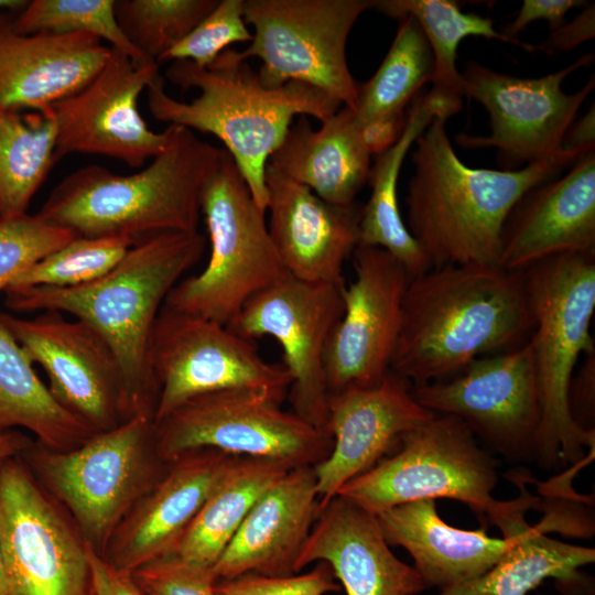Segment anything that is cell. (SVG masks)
I'll return each mask as SVG.
<instances>
[{"label": "cell", "instance_id": "cell-10", "mask_svg": "<svg viewBox=\"0 0 595 595\" xmlns=\"http://www.w3.org/2000/svg\"><path fill=\"white\" fill-rule=\"evenodd\" d=\"M282 400L251 389L196 396L154 423L156 453L166 464L190 451L213 448L290 467L315 466L329 454L333 439L283 410Z\"/></svg>", "mask_w": 595, "mask_h": 595}, {"label": "cell", "instance_id": "cell-37", "mask_svg": "<svg viewBox=\"0 0 595 595\" xmlns=\"http://www.w3.org/2000/svg\"><path fill=\"white\" fill-rule=\"evenodd\" d=\"M12 23L21 34H90L107 41L136 65L156 63L147 60L125 36L115 15V0H32Z\"/></svg>", "mask_w": 595, "mask_h": 595}, {"label": "cell", "instance_id": "cell-23", "mask_svg": "<svg viewBox=\"0 0 595 595\" xmlns=\"http://www.w3.org/2000/svg\"><path fill=\"white\" fill-rule=\"evenodd\" d=\"M595 252V151L530 190L510 213L499 266L511 271L562 253Z\"/></svg>", "mask_w": 595, "mask_h": 595}, {"label": "cell", "instance_id": "cell-44", "mask_svg": "<svg viewBox=\"0 0 595 595\" xmlns=\"http://www.w3.org/2000/svg\"><path fill=\"white\" fill-rule=\"evenodd\" d=\"M567 390L569 412L573 422L583 431L595 432V351L583 357Z\"/></svg>", "mask_w": 595, "mask_h": 595}, {"label": "cell", "instance_id": "cell-11", "mask_svg": "<svg viewBox=\"0 0 595 595\" xmlns=\"http://www.w3.org/2000/svg\"><path fill=\"white\" fill-rule=\"evenodd\" d=\"M374 6L375 0H244L253 33L240 56L261 61L257 74L268 88L300 82L354 109L359 84L348 68L346 44Z\"/></svg>", "mask_w": 595, "mask_h": 595}, {"label": "cell", "instance_id": "cell-32", "mask_svg": "<svg viewBox=\"0 0 595 595\" xmlns=\"http://www.w3.org/2000/svg\"><path fill=\"white\" fill-rule=\"evenodd\" d=\"M555 519L526 523L498 562L483 575L443 589L441 595H527L549 577L573 582L595 561V550L552 539L545 532ZM507 537V536H506Z\"/></svg>", "mask_w": 595, "mask_h": 595}, {"label": "cell", "instance_id": "cell-43", "mask_svg": "<svg viewBox=\"0 0 595 595\" xmlns=\"http://www.w3.org/2000/svg\"><path fill=\"white\" fill-rule=\"evenodd\" d=\"M581 0H524L515 20L500 31L513 45L520 46L529 52L536 51V46L519 40V34L532 22L544 20L549 23L551 31L564 23L566 13L576 8L585 6Z\"/></svg>", "mask_w": 595, "mask_h": 595}, {"label": "cell", "instance_id": "cell-2", "mask_svg": "<svg viewBox=\"0 0 595 595\" xmlns=\"http://www.w3.org/2000/svg\"><path fill=\"white\" fill-rule=\"evenodd\" d=\"M447 120L436 117L414 143L405 225L431 268L499 264L502 230L515 206L592 150H563L518 170L470 167L447 137Z\"/></svg>", "mask_w": 595, "mask_h": 595}, {"label": "cell", "instance_id": "cell-39", "mask_svg": "<svg viewBox=\"0 0 595 595\" xmlns=\"http://www.w3.org/2000/svg\"><path fill=\"white\" fill-rule=\"evenodd\" d=\"M76 236L35 215L0 218V292L24 270L68 244Z\"/></svg>", "mask_w": 595, "mask_h": 595}, {"label": "cell", "instance_id": "cell-45", "mask_svg": "<svg viewBox=\"0 0 595 595\" xmlns=\"http://www.w3.org/2000/svg\"><path fill=\"white\" fill-rule=\"evenodd\" d=\"M595 36V4H587L571 22L552 30L544 42L536 46L549 55L567 52Z\"/></svg>", "mask_w": 595, "mask_h": 595}, {"label": "cell", "instance_id": "cell-16", "mask_svg": "<svg viewBox=\"0 0 595 595\" xmlns=\"http://www.w3.org/2000/svg\"><path fill=\"white\" fill-rule=\"evenodd\" d=\"M344 285L305 282L289 274L249 299L227 325L248 339L271 336L278 342L291 376L288 391L293 412L326 431L329 392L324 357L344 311Z\"/></svg>", "mask_w": 595, "mask_h": 595}, {"label": "cell", "instance_id": "cell-47", "mask_svg": "<svg viewBox=\"0 0 595 595\" xmlns=\"http://www.w3.org/2000/svg\"><path fill=\"white\" fill-rule=\"evenodd\" d=\"M407 112L402 115L387 116L357 125L363 144L370 155H378L399 139Z\"/></svg>", "mask_w": 595, "mask_h": 595}, {"label": "cell", "instance_id": "cell-9", "mask_svg": "<svg viewBox=\"0 0 595 595\" xmlns=\"http://www.w3.org/2000/svg\"><path fill=\"white\" fill-rule=\"evenodd\" d=\"M496 461L458 418L435 414L404 434L398 447L337 493L377 516L419 499L451 498L497 524L516 506L491 496Z\"/></svg>", "mask_w": 595, "mask_h": 595}, {"label": "cell", "instance_id": "cell-3", "mask_svg": "<svg viewBox=\"0 0 595 595\" xmlns=\"http://www.w3.org/2000/svg\"><path fill=\"white\" fill-rule=\"evenodd\" d=\"M206 237L161 232L134 242L105 275L71 288H8L4 304L19 313H68L94 327L113 350L136 413L154 416L158 387L150 347L165 299L203 256ZM154 421V420H153Z\"/></svg>", "mask_w": 595, "mask_h": 595}, {"label": "cell", "instance_id": "cell-49", "mask_svg": "<svg viewBox=\"0 0 595 595\" xmlns=\"http://www.w3.org/2000/svg\"><path fill=\"white\" fill-rule=\"evenodd\" d=\"M34 444V441L19 430L0 434V462L20 456Z\"/></svg>", "mask_w": 595, "mask_h": 595}, {"label": "cell", "instance_id": "cell-46", "mask_svg": "<svg viewBox=\"0 0 595 595\" xmlns=\"http://www.w3.org/2000/svg\"><path fill=\"white\" fill-rule=\"evenodd\" d=\"M88 562L93 595H147L130 574L117 570L91 547Z\"/></svg>", "mask_w": 595, "mask_h": 595}, {"label": "cell", "instance_id": "cell-50", "mask_svg": "<svg viewBox=\"0 0 595 595\" xmlns=\"http://www.w3.org/2000/svg\"><path fill=\"white\" fill-rule=\"evenodd\" d=\"M28 1L0 0V12L7 10H21Z\"/></svg>", "mask_w": 595, "mask_h": 595}, {"label": "cell", "instance_id": "cell-40", "mask_svg": "<svg viewBox=\"0 0 595 595\" xmlns=\"http://www.w3.org/2000/svg\"><path fill=\"white\" fill-rule=\"evenodd\" d=\"M252 33L244 19V0H220L215 8L158 62L190 61L209 66L234 43L250 42Z\"/></svg>", "mask_w": 595, "mask_h": 595}, {"label": "cell", "instance_id": "cell-1", "mask_svg": "<svg viewBox=\"0 0 595 595\" xmlns=\"http://www.w3.org/2000/svg\"><path fill=\"white\" fill-rule=\"evenodd\" d=\"M534 327L521 271L447 264L411 278L390 371L422 386L521 346Z\"/></svg>", "mask_w": 595, "mask_h": 595}, {"label": "cell", "instance_id": "cell-21", "mask_svg": "<svg viewBox=\"0 0 595 595\" xmlns=\"http://www.w3.org/2000/svg\"><path fill=\"white\" fill-rule=\"evenodd\" d=\"M264 182L269 234L289 274L344 284V263L359 246L363 206L328 203L270 163Z\"/></svg>", "mask_w": 595, "mask_h": 595}, {"label": "cell", "instance_id": "cell-28", "mask_svg": "<svg viewBox=\"0 0 595 595\" xmlns=\"http://www.w3.org/2000/svg\"><path fill=\"white\" fill-rule=\"evenodd\" d=\"M370 156L351 109L342 106L317 129L300 116L268 163L322 199L350 205L368 182Z\"/></svg>", "mask_w": 595, "mask_h": 595}, {"label": "cell", "instance_id": "cell-41", "mask_svg": "<svg viewBox=\"0 0 595 595\" xmlns=\"http://www.w3.org/2000/svg\"><path fill=\"white\" fill-rule=\"evenodd\" d=\"M332 567L324 562L307 573L289 576L242 574L215 583L216 595H325L338 592Z\"/></svg>", "mask_w": 595, "mask_h": 595}, {"label": "cell", "instance_id": "cell-34", "mask_svg": "<svg viewBox=\"0 0 595 595\" xmlns=\"http://www.w3.org/2000/svg\"><path fill=\"white\" fill-rule=\"evenodd\" d=\"M433 56L429 43L410 15L399 19L396 36L374 76L359 85L354 120L405 113L407 107L426 83H431Z\"/></svg>", "mask_w": 595, "mask_h": 595}, {"label": "cell", "instance_id": "cell-24", "mask_svg": "<svg viewBox=\"0 0 595 595\" xmlns=\"http://www.w3.org/2000/svg\"><path fill=\"white\" fill-rule=\"evenodd\" d=\"M0 12V109L47 112L85 87L105 65L110 46L94 35L21 34Z\"/></svg>", "mask_w": 595, "mask_h": 595}, {"label": "cell", "instance_id": "cell-35", "mask_svg": "<svg viewBox=\"0 0 595 595\" xmlns=\"http://www.w3.org/2000/svg\"><path fill=\"white\" fill-rule=\"evenodd\" d=\"M375 9L401 19L412 17L420 25L432 52V87L463 96L462 75L456 58L459 43L467 36H483L513 44L494 26L489 18L463 12L451 0H375Z\"/></svg>", "mask_w": 595, "mask_h": 595}, {"label": "cell", "instance_id": "cell-6", "mask_svg": "<svg viewBox=\"0 0 595 595\" xmlns=\"http://www.w3.org/2000/svg\"><path fill=\"white\" fill-rule=\"evenodd\" d=\"M534 321L529 338L538 380L541 420L534 454L552 469L577 464L595 432L580 429L567 405L571 378L581 357L595 351L591 321L595 310V252L549 257L521 270Z\"/></svg>", "mask_w": 595, "mask_h": 595}, {"label": "cell", "instance_id": "cell-33", "mask_svg": "<svg viewBox=\"0 0 595 595\" xmlns=\"http://www.w3.org/2000/svg\"><path fill=\"white\" fill-rule=\"evenodd\" d=\"M56 122L47 112L0 109V218L26 214L56 164Z\"/></svg>", "mask_w": 595, "mask_h": 595}, {"label": "cell", "instance_id": "cell-27", "mask_svg": "<svg viewBox=\"0 0 595 595\" xmlns=\"http://www.w3.org/2000/svg\"><path fill=\"white\" fill-rule=\"evenodd\" d=\"M389 545L405 549L424 583L442 589L478 577L511 547L515 537L463 530L443 521L434 499H419L377 515Z\"/></svg>", "mask_w": 595, "mask_h": 595}, {"label": "cell", "instance_id": "cell-5", "mask_svg": "<svg viewBox=\"0 0 595 595\" xmlns=\"http://www.w3.org/2000/svg\"><path fill=\"white\" fill-rule=\"evenodd\" d=\"M164 150L143 170L120 175L97 164L64 177L35 216L83 238L138 240L161 232H195L204 186L223 150L187 128L169 125Z\"/></svg>", "mask_w": 595, "mask_h": 595}, {"label": "cell", "instance_id": "cell-48", "mask_svg": "<svg viewBox=\"0 0 595 595\" xmlns=\"http://www.w3.org/2000/svg\"><path fill=\"white\" fill-rule=\"evenodd\" d=\"M562 149L567 151L595 149L594 102L586 113L570 126L564 134Z\"/></svg>", "mask_w": 595, "mask_h": 595}, {"label": "cell", "instance_id": "cell-8", "mask_svg": "<svg viewBox=\"0 0 595 595\" xmlns=\"http://www.w3.org/2000/svg\"><path fill=\"white\" fill-rule=\"evenodd\" d=\"M201 213L210 242L206 267L180 280L164 307L228 325L245 303L289 275L271 240L266 212L224 149L206 182Z\"/></svg>", "mask_w": 595, "mask_h": 595}, {"label": "cell", "instance_id": "cell-4", "mask_svg": "<svg viewBox=\"0 0 595 595\" xmlns=\"http://www.w3.org/2000/svg\"><path fill=\"white\" fill-rule=\"evenodd\" d=\"M166 78L183 91L199 95L174 99L160 76L145 89L151 116L169 125L209 133L219 139L246 181L257 205L267 212L266 166L295 117L327 120L342 105L311 85L288 82L277 88L262 85L240 52L227 48L207 67L175 61Z\"/></svg>", "mask_w": 595, "mask_h": 595}, {"label": "cell", "instance_id": "cell-15", "mask_svg": "<svg viewBox=\"0 0 595 595\" xmlns=\"http://www.w3.org/2000/svg\"><path fill=\"white\" fill-rule=\"evenodd\" d=\"M415 401L463 421L476 437L508 457L534 454L541 407L529 340L482 356L445 378L412 387Z\"/></svg>", "mask_w": 595, "mask_h": 595}, {"label": "cell", "instance_id": "cell-38", "mask_svg": "<svg viewBox=\"0 0 595 595\" xmlns=\"http://www.w3.org/2000/svg\"><path fill=\"white\" fill-rule=\"evenodd\" d=\"M133 244L123 237H75L24 270L9 288H71L89 283L113 269Z\"/></svg>", "mask_w": 595, "mask_h": 595}, {"label": "cell", "instance_id": "cell-13", "mask_svg": "<svg viewBox=\"0 0 595 595\" xmlns=\"http://www.w3.org/2000/svg\"><path fill=\"white\" fill-rule=\"evenodd\" d=\"M150 365L158 387L154 423L204 393L251 389L283 398L291 385L284 365L266 361L252 339L164 306L153 331Z\"/></svg>", "mask_w": 595, "mask_h": 595}, {"label": "cell", "instance_id": "cell-22", "mask_svg": "<svg viewBox=\"0 0 595 595\" xmlns=\"http://www.w3.org/2000/svg\"><path fill=\"white\" fill-rule=\"evenodd\" d=\"M238 456L190 451L167 464L153 487L117 528L102 556L120 572L173 554L218 480Z\"/></svg>", "mask_w": 595, "mask_h": 595}, {"label": "cell", "instance_id": "cell-31", "mask_svg": "<svg viewBox=\"0 0 595 595\" xmlns=\"http://www.w3.org/2000/svg\"><path fill=\"white\" fill-rule=\"evenodd\" d=\"M291 468L273 459L238 456L210 491L173 554L188 564L212 569L253 505Z\"/></svg>", "mask_w": 595, "mask_h": 595}, {"label": "cell", "instance_id": "cell-26", "mask_svg": "<svg viewBox=\"0 0 595 595\" xmlns=\"http://www.w3.org/2000/svg\"><path fill=\"white\" fill-rule=\"evenodd\" d=\"M327 563L347 595H415L426 587L419 572L390 550L377 516L335 496L322 509L300 553V573Z\"/></svg>", "mask_w": 595, "mask_h": 595}, {"label": "cell", "instance_id": "cell-7", "mask_svg": "<svg viewBox=\"0 0 595 595\" xmlns=\"http://www.w3.org/2000/svg\"><path fill=\"white\" fill-rule=\"evenodd\" d=\"M20 456L101 555L167 466L156 453L153 418L144 413L94 434L75 448L53 451L34 442Z\"/></svg>", "mask_w": 595, "mask_h": 595}, {"label": "cell", "instance_id": "cell-29", "mask_svg": "<svg viewBox=\"0 0 595 595\" xmlns=\"http://www.w3.org/2000/svg\"><path fill=\"white\" fill-rule=\"evenodd\" d=\"M462 109V97L432 87L418 95L407 110L403 130L385 152L376 155L368 183L371 194L363 206L359 246L385 249L398 259L411 278L429 269L430 262L411 236L398 203V181L403 161L420 134L436 117L451 118Z\"/></svg>", "mask_w": 595, "mask_h": 595}, {"label": "cell", "instance_id": "cell-51", "mask_svg": "<svg viewBox=\"0 0 595 595\" xmlns=\"http://www.w3.org/2000/svg\"><path fill=\"white\" fill-rule=\"evenodd\" d=\"M0 595H9L8 592V583H7V576L1 554V548H0Z\"/></svg>", "mask_w": 595, "mask_h": 595}, {"label": "cell", "instance_id": "cell-12", "mask_svg": "<svg viewBox=\"0 0 595 595\" xmlns=\"http://www.w3.org/2000/svg\"><path fill=\"white\" fill-rule=\"evenodd\" d=\"M0 548L9 595H93L89 545L20 456L0 462Z\"/></svg>", "mask_w": 595, "mask_h": 595}, {"label": "cell", "instance_id": "cell-42", "mask_svg": "<svg viewBox=\"0 0 595 595\" xmlns=\"http://www.w3.org/2000/svg\"><path fill=\"white\" fill-rule=\"evenodd\" d=\"M130 575L147 595H216L210 569L188 564L174 554L143 565Z\"/></svg>", "mask_w": 595, "mask_h": 595}, {"label": "cell", "instance_id": "cell-20", "mask_svg": "<svg viewBox=\"0 0 595 595\" xmlns=\"http://www.w3.org/2000/svg\"><path fill=\"white\" fill-rule=\"evenodd\" d=\"M434 415L412 396V386L389 371L377 385L329 394V454L313 466L321 509L350 479L390 455L402 436Z\"/></svg>", "mask_w": 595, "mask_h": 595}, {"label": "cell", "instance_id": "cell-30", "mask_svg": "<svg viewBox=\"0 0 595 595\" xmlns=\"http://www.w3.org/2000/svg\"><path fill=\"white\" fill-rule=\"evenodd\" d=\"M19 429L53 451L75 448L97 433L57 402L0 320V434Z\"/></svg>", "mask_w": 595, "mask_h": 595}, {"label": "cell", "instance_id": "cell-25", "mask_svg": "<svg viewBox=\"0 0 595 595\" xmlns=\"http://www.w3.org/2000/svg\"><path fill=\"white\" fill-rule=\"evenodd\" d=\"M320 512L313 466L291 468L253 505L212 566L214 578L298 574L300 553Z\"/></svg>", "mask_w": 595, "mask_h": 595}, {"label": "cell", "instance_id": "cell-17", "mask_svg": "<svg viewBox=\"0 0 595 595\" xmlns=\"http://www.w3.org/2000/svg\"><path fill=\"white\" fill-rule=\"evenodd\" d=\"M0 320L46 372L57 402L95 432L115 429L137 414L121 366L94 327L52 311L33 318L0 312Z\"/></svg>", "mask_w": 595, "mask_h": 595}, {"label": "cell", "instance_id": "cell-36", "mask_svg": "<svg viewBox=\"0 0 595 595\" xmlns=\"http://www.w3.org/2000/svg\"><path fill=\"white\" fill-rule=\"evenodd\" d=\"M217 0H115L125 36L147 60H159L215 8Z\"/></svg>", "mask_w": 595, "mask_h": 595}, {"label": "cell", "instance_id": "cell-19", "mask_svg": "<svg viewBox=\"0 0 595 595\" xmlns=\"http://www.w3.org/2000/svg\"><path fill=\"white\" fill-rule=\"evenodd\" d=\"M160 76L158 63L136 65L110 47L97 75L52 107L56 163L80 153L112 158L136 169L161 153L169 141L167 128L154 132L139 110L140 95Z\"/></svg>", "mask_w": 595, "mask_h": 595}, {"label": "cell", "instance_id": "cell-18", "mask_svg": "<svg viewBox=\"0 0 595 595\" xmlns=\"http://www.w3.org/2000/svg\"><path fill=\"white\" fill-rule=\"evenodd\" d=\"M353 264L355 278L343 288L344 311L325 350L329 394L372 387L390 371L411 280L404 266L378 247L358 246Z\"/></svg>", "mask_w": 595, "mask_h": 595}, {"label": "cell", "instance_id": "cell-14", "mask_svg": "<svg viewBox=\"0 0 595 595\" xmlns=\"http://www.w3.org/2000/svg\"><path fill=\"white\" fill-rule=\"evenodd\" d=\"M593 58V53L583 54L566 67L536 78L517 77L469 62L461 73L462 93L487 110L490 134H459L456 141L465 148H495L510 170L562 152L564 134L593 91L595 78L592 75L574 94H566L562 83Z\"/></svg>", "mask_w": 595, "mask_h": 595}]
</instances>
